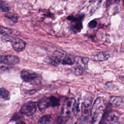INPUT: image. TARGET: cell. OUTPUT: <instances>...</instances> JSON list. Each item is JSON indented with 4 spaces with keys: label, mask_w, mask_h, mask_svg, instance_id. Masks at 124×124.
I'll list each match as a JSON object with an SVG mask.
<instances>
[{
    "label": "cell",
    "mask_w": 124,
    "mask_h": 124,
    "mask_svg": "<svg viewBox=\"0 0 124 124\" xmlns=\"http://www.w3.org/2000/svg\"><path fill=\"white\" fill-rule=\"evenodd\" d=\"M105 108L104 99L101 97L96 98L91 108V117L92 123H96L102 115Z\"/></svg>",
    "instance_id": "cell-1"
},
{
    "label": "cell",
    "mask_w": 124,
    "mask_h": 124,
    "mask_svg": "<svg viewBox=\"0 0 124 124\" xmlns=\"http://www.w3.org/2000/svg\"><path fill=\"white\" fill-rule=\"evenodd\" d=\"M60 99L53 96L44 97L41 99L37 104L39 110L43 112L49 107H56L60 105Z\"/></svg>",
    "instance_id": "cell-2"
},
{
    "label": "cell",
    "mask_w": 124,
    "mask_h": 124,
    "mask_svg": "<svg viewBox=\"0 0 124 124\" xmlns=\"http://www.w3.org/2000/svg\"><path fill=\"white\" fill-rule=\"evenodd\" d=\"M1 41L3 42H10L13 48L17 51H22L26 46L25 42L22 39L7 35H4L1 37Z\"/></svg>",
    "instance_id": "cell-3"
},
{
    "label": "cell",
    "mask_w": 124,
    "mask_h": 124,
    "mask_svg": "<svg viewBox=\"0 0 124 124\" xmlns=\"http://www.w3.org/2000/svg\"><path fill=\"white\" fill-rule=\"evenodd\" d=\"M92 104V99L91 98H86L82 104L81 107V121L84 123L88 122L91 117Z\"/></svg>",
    "instance_id": "cell-4"
},
{
    "label": "cell",
    "mask_w": 124,
    "mask_h": 124,
    "mask_svg": "<svg viewBox=\"0 0 124 124\" xmlns=\"http://www.w3.org/2000/svg\"><path fill=\"white\" fill-rule=\"evenodd\" d=\"M37 107V104L36 102L30 101L22 105L20 108V112L24 115L30 116L35 112Z\"/></svg>",
    "instance_id": "cell-5"
},
{
    "label": "cell",
    "mask_w": 124,
    "mask_h": 124,
    "mask_svg": "<svg viewBox=\"0 0 124 124\" xmlns=\"http://www.w3.org/2000/svg\"><path fill=\"white\" fill-rule=\"evenodd\" d=\"M77 108L76 101L74 98L67 100L63 105L62 112L65 114H69L73 112Z\"/></svg>",
    "instance_id": "cell-6"
},
{
    "label": "cell",
    "mask_w": 124,
    "mask_h": 124,
    "mask_svg": "<svg viewBox=\"0 0 124 124\" xmlns=\"http://www.w3.org/2000/svg\"><path fill=\"white\" fill-rule=\"evenodd\" d=\"M83 16H81L79 17H75L73 16H69L67 17V19L72 21V24L71 26V30L75 32H79L82 29V19Z\"/></svg>",
    "instance_id": "cell-7"
},
{
    "label": "cell",
    "mask_w": 124,
    "mask_h": 124,
    "mask_svg": "<svg viewBox=\"0 0 124 124\" xmlns=\"http://www.w3.org/2000/svg\"><path fill=\"white\" fill-rule=\"evenodd\" d=\"M20 76L22 80L26 82H30L34 80L38 76L35 72L28 70H22L21 72Z\"/></svg>",
    "instance_id": "cell-8"
},
{
    "label": "cell",
    "mask_w": 124,
    "mask_h": 124,
    "mask_svg": "<svg viewBox=\"0 0 124 124\" xmlns=\"http://www.w3.org/2000/svg\"><path fill=\"white\" fill-rule=\"evenodd\" d=\"M19 62V59L18 57L13 55H0V62L5 64L11 65L16 64Z\"/></svg>",
    "instance_id": "cell-9"
},
{
    "label": "cell",
    "mask_w": 124,
    "mask_h": 124,
    "mask_svg": "<svg viewBox=\"0 0 124 124\" xmlns=\"http://www.w3.org/2000/svg\"><path fill=\"white\" fill-rule=\"evenodd\" d=\"M109 57V54L108 52H99L93 55V59L96 61L102 62L107 60Z\"/></svg>",
    "instance_id": "cell-10"
},
{
    "label": "cell",
    "mask_w": 124,
    "mask_h": 124,
    "mask_svg": "<svg viewBox=\"0 0 124 124\" xmlns=\"http://www.w3.org/2000/svg\"><path fill=\"white\" fill-rule=\"evenodd\" d=\"M62 59L59 54L54 55L48 58V62L54 66H58L62 63Z\"/></svg>",
    "instance_id": "cell-11"
},
{
    "label": "cell",
    "mask_w": 124,
    "mask_h": 124,
    "mask_svg": "<svg viewBox=\"0 0 124 124\" xmlns=\"http://www.w3.org/2000/svg\"><path fill=\"white\" fill-rule=\"evenodd\" d=\"M89 59L88 57H81L77 61V64L79 67L86 70L88 68V64Z\"/></svg>",
    "instance_id": "cell-12"
},
{
    "label": "cell",
    "mask_w": 124,
    "mask_h": 124,
    "mask_svg": "<svg viewBox=\"0 0 124 124\" xmlns=\"http://www.w3.org/2000/svg\"><path fill=\"white\" fill-rule=\"evenodd\" d=\"M111 105L115 107H120L123 104V98L120 96H112L110 100Z\"/></svg>",
    "instance_id": "cell-13"
},
{
    "label": "cell",
    "mask_w": 124,
    "mask_h": 124,
    "mask_svg": "<svg viewBox=\"0 0 124 124\" xmlns=\"http://www.w3.org/2000/svg\"><path fill=\"white\" fill-rule=\"evenodd\" d=\"M0 98L5 100H8L10 98V94L9 91L4 88H0Z\"/></svg>",
    "instance_id": "cell-14"
},
{
    "label": "cell",
    "mask_w": 124,
    "mask_h": 124,
    "mask_svg": "<svg viewBox=\"0 0 124 124\" xmlns=\"http://www.w3.org/2000/svg\"><path fill=\"white\" fill-rule=\"evenodd\" d=\"M5 17L11 21L13 24L17 22L18 18V16L17 14L13 13L8 12L5 15Z\"/></svg>",
    "instance_id": "cell-15"
},
{
    "label": "cell",
    "mask_w": 124,
    "mask_h": 124,
    "mask_svg": "<svg viewBox=\"0 0 124 124\" xmlns=\"http://www.w3.org/2000/svg\"><path fill=\"white\" fill-rule=\"evenodd\" d=\"M75 61V59L71 56H67L64 57L62 61V63L63 65H72L74 64Z\"/></svg>",
    "instance_id": "cell-16"
},
{
    "label": "cell",
    "mask_w": 124,
    "mask_h": 124,
    "mask_svg": "<svg viewBox=\"0 0 124 124\" xmlns=\"http://www.w3.org/2000/svg\"><path fill=\"white\" fill-rule=\"evenodd\" d=\"M13 32L12 30L9 28H5L0 25V33L4 35H9Z\"/></svg>",
    "instance_id": "cell-17"
},
{
    "label": "cell",
    "mask_w": 124,
    "mask_h": 124,
    "mask_svg": "<svg viewBox=\"0 0 124 124\" xmlns=\"http://www.w3.org/2000/svg\"><path fill=\"white\" fill-rule=\"evenodd\" d=\"M51 120V116L49 115H44L38 121V123L40 124H46L49 123Z\"/></svg>",
    "instance_id": "cell-18"
},
{
    "label": "cell",
    "mask_w": 124,
    "mask_h": 124,
    "mask_svg": "<svg viewBox=\"0 0 124 124\" xmlns=\"http://www.w3.org/2000/svg\"><path fill=\"white\" fill-rule=\"evenodd\" d=\"M10 10L9 7L4 2L0 1V11L2 12H8Z\"/></svg>",
    "instance_id": "cell-19"
},
{
    "label": "cell",
    "mask_w": 124,
    "mask_h": 124,
    "mask_svg": "<svg viewBox=\"0 0 124 124\" xmlns=\"http://www.w3.org/2000/svg\"><path fill=\"white\" fill-rule=\"evenodd\" d=\"M97 25V22L95 20H91L89 23H88V27L91 29H93L96 27Z\"/></svg>",
    "instance_id": "cell-20"
},
{
    "label": "cell",
    "mask_w": 124,
    "mask_h": 124,
    "mask_svg": "<svg viewBox=\"0 0 124 124\" xmlns=\"http://www.w3.org/2000/svg\"><path fill=\"white\" fill-rule=\"evenodd\" d=\"M8 68L7 66L1 62H0V72H3L7 70Z\"/></svg>",
    "instance_id": "cell-21"
},
{
    "label": "cell",
    "mask_w": 124,
    "mask_h": 124,
    "mask_svg": "<svg viewBox=\"0 0 124 124\" xmlns=\"http://www.w3.org/2000/svg\"><path fill=\"white\" fill-rule=\"evenodd\" d=\"M29 93H30V94H33V93H34L36 92V91L35 90H34V89H33V90H29Z\"/></svg>",
    "instance_id": "cell-22"
},
{
    "label": "cell",
    "mask_w": 124,
    "mask_h": 124,
    "mask_svg": "<svg viewBox=\"0 0 124 124\" xmlns=\"http://www.w3.org/2000/svg\"><path fill=\"white\" fill-rule=\"evenodd\" d=\"M116 1H118V0H115Z\"/></svg>",
    "instance_id": "cell-23"
},
{
    "label": "cell",
    "mask_w": 124,
    "mask_h": 124,
    "mask_svg": "<svg viewBox=\"0 0 124 124\" xmlns=\"http://www.w3.org/2000/svg\"><path fill=\"white\" fill-rule=\"evenodd\" d=\"M0 1H2V0H0Z\"/></svg>",
    "instance_id": "cell-24"
},
{
    "label": "cell",
    "mask_w": 124,
    "mask_h": 124,
    "mask_svg": "<svg viewBox=\"0 0 124 124\" xmlns=\"http://www.w3.org/2000/svg\"></svg>",
    "instance_id": "cell-25"
}]
</instances>
